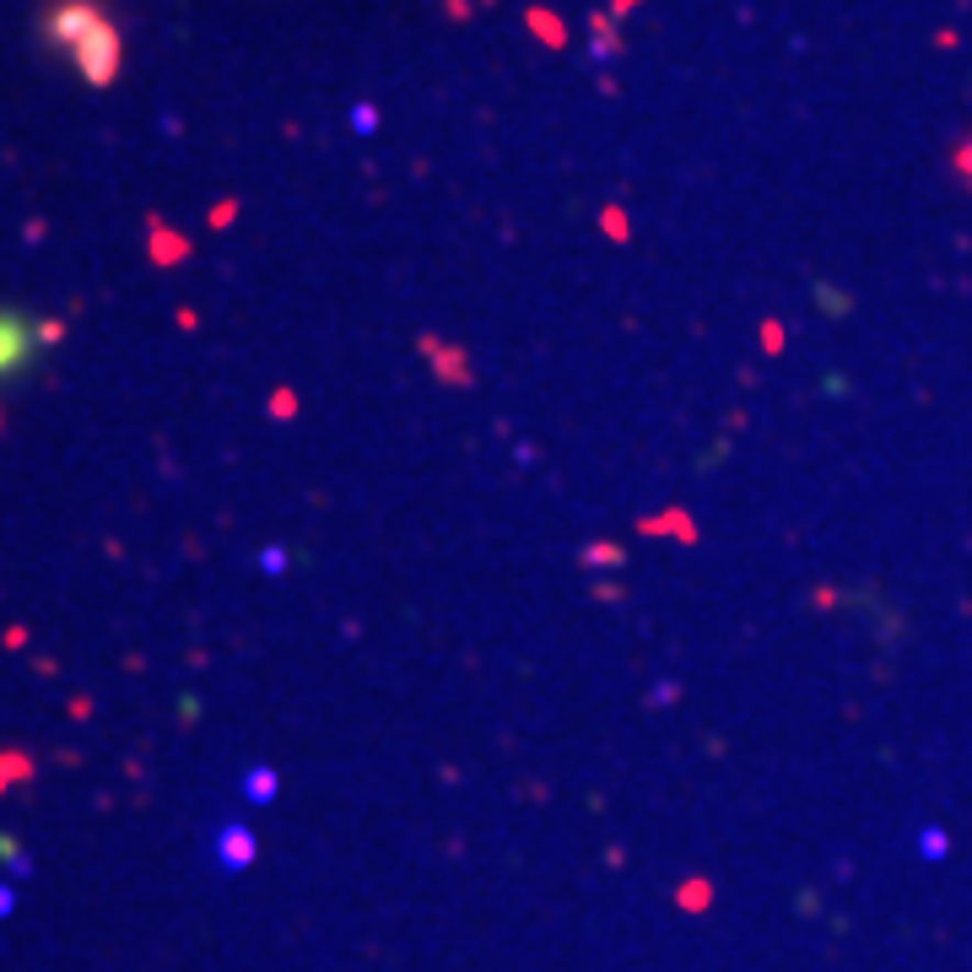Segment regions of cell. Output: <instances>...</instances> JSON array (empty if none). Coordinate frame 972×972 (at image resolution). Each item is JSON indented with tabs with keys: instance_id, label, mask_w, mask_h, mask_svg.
<instances>
[{
	"instance_id": "cell-5",
	"label": "cell",
	"mask_w": 972,
	"mask_h": 972,
	"mask_svg": "<svg viewBox=\"0 0 972 972\" xmlns=\"http://www.w3.org/2000/svg\"><path fill=\"white\" fill-rule=\"evenodd\" d=\"M249 800H276V773H270V768H255V773H249Z\"/></svg>"
},
{
	"instance_id": "cell-4",
	"label": "cell",
	"mask_w": 972,
	"mask_h": 972,
	"mask_svg": "<svg viewBox=\"0 0 972 972\" xmlns=\"http://www.w3.org/2000/svg\"><path fill=\"white\" fill-rule=\"evenodd\" d=\"M427 357H433V368H438V362L449 368V384H470V368H465V362L454 357L449 346H438V340H427Z\"/></svg>"
},
{
	"instance_id": "cell-6",
	"label": "cell",
	"mask_w": 972,
	"mask_h": 972,
	"mask_svg": "<svg viewBox=\"0 0 972 972\" xmlns=\"http://www.w3.org/2000/svg\"><path fill=\"white\" fill-rule=\"evenodd\" d=\"M11 913V886H0V918Z\"/></svg>"
},
{
	"instance_id": "cell-1",
	"label": "cell",
	"mask_w": 972,
	"mask_h": 972,
	"mask_svg": "<svg viewBox=\"0 0 972 972\" xmlns=\"http://www.w3.org/2000/svg\"><path fill=\"white\" fill-rule=\"evenodd\" d=\"M55 38L76 49V65L92 76V81H109L114 65H120V38L114 27L92 11V5H60L55 11Z\"/></svg>"
},
{
	"instance_id": "cell-2",
	"label": "cell",
	"mask_w": 972,
	"mask_h": 972,
	"mask_svg": "<svg viewBox=\"0 0 972 972\" xmlns=\"http://www.w3.org/2000/svg\"><path fill=\"white\" fill-rule=\"evenodd\" d=\"M44 335H49V329H38V324L27 320V314H16V309H0V384H11L16 373H27V368L38 362V351H44Z\"/></svg>"
},
{
	"instance_id": "cell-3",
	"label": "cell",
	"mask_w": 972,
	"mask_h": 972,
	"mask_svg": "<svg viewBox=\"0 0 972 972\" xmlns=\"http://www.w3.org/2000/svg\"><path fill=\"white\" fill-rule=\"evenodd\" d=\"M216 853H222V864H227V870H244V864H255L259 842H255V833H249V827H238V822H233V827H222V833H216Z\"/></svg>"
}]
</instances>
